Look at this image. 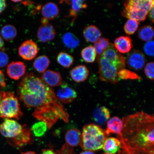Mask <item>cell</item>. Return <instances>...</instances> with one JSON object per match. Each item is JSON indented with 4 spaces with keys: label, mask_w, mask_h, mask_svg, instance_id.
<instances>
[{
    "label": "cell",
    "mask_w": 154,
    "mask_h": 154,
    "mask_svg": "<svg viewBox=\"0 0 154 154\" xmlns=\"http://www.w3.org/2000/svg\"><path fill=\"white\" fill-rule=\"evenodd\" d=\"M17 92L25 106L33 109V117L45 122L48 128L59 119L69 122V114L53 88L33 72L27 73L23 76L18 84Z\"/></svg>",
    "instance_id": "6da1fadb"
},
{
    "label": "cell",
    "mask_w": 154,
    "mask_h": 154,
    "mask_svg": "<svg viewBox=\"0 0 154 154\" xmlns=\"http://www.w3.org/2000/svg\"><path fill=\"white\" fill-rule=\"evenodd\" d=\"M121 135L117 136L126 154H154L153 115L136 112L122 119Z\"/></svg>",
    "instance_id": "7a4b0ae2"
},
{
    "label": "cell",
    "mask_w": 154,
    "mask_h": 154,
    "mask_svg": "<svg viewBox=\"0 0 154 154\" xmlns=\"http://www.w3.org/2000/svg\"><path fill=\"white\" fill-rule=\"evenodd\" d=\"M107 136L105 131L97 125L87 124L83 128L81 147L85 151H96L102 149Z\"/></svg>",
    "instance_id": "3957f363"
},
{
    "label": "cell",
    "mask_w": 154,
    "mask_h": 154,
    "mask_svg": "<svg viewBox=\"0 0 154 154\" xmlns=\"http://www.w3.org/2000/svg\"><path fill=\"white\" fill-rule=\"evenodd\" d=\"M122 16L128 19L141 22L146 20L148 13L154 7L152 0H129L124 4Z\"/></svg>",
    "instance_id": "277c9868"
},
{
    "label": "cell",
    "mask_w": 154,
    "mask_h": 154,
    "mask_svg": "<svg viewBox=\"0 0 154 154\" xmlns=\"http://www.w3.org/2000/svg\"><path fill=\"white\" fill-rule=\"evenodd\" d=\"M23 116L18 97L10 91H2L0 104V117L5 119L19 120Z\"/></svg>",
    "instance_id": "5b68a950"
},
{
    "label": "cell",
    "mask_w": 154,
    "mask_h": 154,
    "mask_svg": "<svg viewBox=\"0 0 154 154\" xmlns=\"http://www.w3.org/2000/svg\"><path fill=\"white\" fill-rule=\"evenodd\" d=\"M97 61L99 66V78L102 81L116 84L119 81L118 69L108 62L102 56H98Z\"/></svg>",
    "instance_id": "8992f818"
},
{
    "label": "cell",
    "mask_w": 154,
    "mask_h": 154,
    "mask_svg": "<svg viewBox=\"0 0 154 154\" xmlns=\"http://www.w3.org/2000/svg\"><path fill=\"white\" fill-rule=\"evenodd\" d=\"M104 58L111 63L119 71L126 67V59L115 49L114 45L110 43L109 47L101 55Z\"/></svg>",
    "instance_id": "52a82bcc"
},
{
    "label": "cell",
    "mask_w": 154,
    "mask_h": 154,
    "mask_svg": "<svg viewBox=\"0 0 154 154\" xmlns=\"http://www.w3.org/2000/svg\"><path fill=\"white\" fill-rule=\"evenodd\" d=\"M23 126L14 120L6 119L0 125V132L5 137L12 139L22 133Z\"/></svg>",
    "instance_id": "ba28073f"
},
{
    "label": "cell",
    "mask_w": 154,
    "mask_h": 154,
    "mask_svg": "<svg viewBox=\"0 0 154 154\" xmlns=\"http://www.w3.org/2000/svg\"><path fill=\"white\" fill-rule=\"evenodd\" d=\"M39 49L37 44L32 40H27L21 44L18 48V54L23 59L32 60L35 57Z\"/></svg>",
    "instance_id": "9c48e42d"
},
{
    "label": "cell",
    "mask_w": 154,
    "mask_h": 154,
    "mask_svg": "<svg viewBox=\"0 0 154 154\" xmlns=\"http://www.w3.org/2000/svg\"><path fill=\"white\" fill-rule=\"evenodd\" d=\"M22 133L12 139H9V143L14 147L23 148L27 144L33 143L34 137L31 129L26 125H23Z\"/></svg>",
    "instance_id": "30bf717a"
},
{
    "label": "cell",
    "mask_w": 154,
    "mask_h": 154,
    "mask_svg": "<svg viewBox=\"0 0 154 154\" xmlns=\"http://www.w3.org/2000/svg\"><path fill=\"white\" fill-rule=\"evenodd\" d=\"M56 95L61 103L64 104L72 103L77 97L76 91L65 82L61 83L60 88L57 90Z\"/></svg>",
    "instance_id": "8fae6325"
},
{
    "label": "cell",
    "mask_w": 154,
    "mask_h": 154,
    "mask_svg": "<svg viewBox=\"0 0 154 154\" xmlns=\"http://www.w3.org/2000/svg\"><path fill=\"white\" fill-rule=\"evenodd\" d=\"M145 55L139 50H134L129 54L127 57V62L128 66L135 70H140L145 64Z\"/></svg>",
    "instance_id": "7c38bea8"
},
{
    "label": "cell",
    "mask_w": 154,
    "mask_h": 154,
    "mask_svg": "<svg viewBox=\"0 0 154 154\" xmlns=\"http://www.w3.org/2000/svg\"><path fill=\"white\" fill-rule=\"evenodd\" d=\"M26 72V67L20 61H13L8 65L7 73L12 79L17 80L24 76Z\"/></svg>",
    "instance_id": "4fadbf2b"
},
{
    "label": "cell",
    "mask_w": 154,
    "mask_h": 154,
    "mask_svg": "<svg viewBox=\"0 0 154 154\" xmlns=\"http://www.w3.org/2000/svg\"><path fill=\"white\" fill-rule=\"evenodd\" d=\"M56 32L53 26L50 23L42 24L38 28L37 36L38 39L42 43H46L54 38Z\"/></svg>",
    "instance_id": "5bb4252c"
},
{
    "label": "cell",
    "mask_w": 154,
    "mask_h": 154,
    "mask_svg": "<svg viewBox=\"0 0 154 154\" xmlns=\"http://www.w3.org/2000/svg\"><path fill=\"white\" fill-rule=\"evenodd\" d=\"M41 79L50 87L60 86L62 78L60 73L51 70H47L41 75Z\"/></svg>",
    "instance_id": "9a60e30c"
},
{
    "label": "cell",
    "mask_w": 154,
    "mask_h": 154,
    "mask_svg": "<svg viewBox=\"0 0 154 154\" xmlns=\"http://www.w3.org/2000/svg\"><path fill=\"white\" fill-rule=\"evenodd\" d=\"M107 128L105 131L107 136L112 134H116L117 136L121 135L123 122L118 117H113L107 121Z\"/></svg>",
    "instance_id": "2e32d148"
},
{
    "label": "cell",
    "mask_w": 154,
    "mask_h": 154,
    "mask_svg": "<svg viewBox=\"0 0 154 154\" xmlns=\"http://www.w3.org/2000/svg\"><path fill=\"white\" fill-rule=\"evenodd\" d=\"M114 46L119 52L128 53L131 51L133 47L132 39L128 36H120L116 38Z\"/></svg>",
    "instance_id": "e0dca14e"
},
{
    "label": "cell",
    "mask_w": 154,
    "mask_h": 154,
    "mask_svg": "<svg viewBox=\"0 0 154 154\" xmlns=\"http://www.w3.org/2000/svg\"><path fill=\"white\" fill-rule=\"evenodd\" d=\"M59 13V9L57 4L49 2L44 4L41 8V14L43 18L48 20H54L57 18Z\"/></svg>",
    "instance_id": "ac0fdd59"
},
{
    "label": "cell",
    "mask_w": 154,
    "mask_h": 154,
    "mask_svg": "<svg viewBox=\"0 0 154 154\" xmlns=\"http://www.w3.org/2000/svg\"><path fill=\"white\" fill-rule=\"evenodd\" d=\"M89 75L87 67L84 65H78L71 70L70 75L72 79L78 83L85 81Z\"/></svg>",
    "instance_id": "d6986e66"
},
{
    "label": "cell",
    "mask_w": 154,
    "mask_h": 154,
    "mask_svg": "<svg viewBox=\"0 0 154 154\" xmlns=\"http://www.w3.org/2000/svg\"><path fill=\"white\" fill-rule=\"evenodd\" d=\"M83 33L86 41L91 43L97 42L101 38L102 35L100 30L94 25L86 27Z\"/></svg>",
    "instance_id": "ffe728a7"
},
{
    "label": "cell",
    "mask_w": 154,
    "mask_h": 154,
    "mask_svg": "<svg viewBox=\"0 0 154 154\" xmlns=\"http://www.w3.org/2000/svg\"><path fill=\"white\" fill-rule=\"evenodd\" d=\"M81 139L82 133L78 129H70L65 135L66 143L70 147H76L79 145Z\"/></svg>",
    "instance_id": "44dd1931"
},
{
    "label": "cell",
    "mask_w": 154,
    "mask_h": 154,
    "mask_svg": "<svg viewBox=\"0 0 154 154\" xmlns=\"http://www.w3.org/2000/svg\"><path fill=\"white\" fill-rule=\"evenodd\" d=\"M94 121L100 125L107 123L110 117L109 109L105 106H100L96 108L93 113Z\"/></svg>",
    "instance_id": "7402d4cb"
},
{
    "label": "cell",
    "mask_w": 154,
    "mask_h": 154,
    "mask_svg": "<svg viewBox=\"0 0 154 154\" xmlns=\"http://www.w3.org/2000/svg\"><path fill=\"white\" fill-rule=\"evenodd\" d=\"M65 2L71 5V8L68 17H72V23L75 20L78 13L83 9H86L88 5L86 1L83 0L66 1Z\"/></svg>",
    "instance_id": "603a6c76"
},
{
    "label": "cell",
    "mask_w": 154,
    "mask_h": 154,
    "mask_svg": "<svg viewBox=\"0 0 154 154\" xmlns=\"http://www.w3.org/2000/svg\"><path fill=\"white\" fill-rule=\"evenodd\" d=\"M121 147L120 140L118 138L111 137L106 139L102 148L106 153L114 154L118 151Z\"/></svg>",
    "instance_id": "cb8c5ba5"
},
{
    "label": "cell",
    "mask_w": 154,
    "mask_h": 154,
    "mask_svg": "<svg viewBox=\"0 0 154 154\" xmlns=\"http://www.w3.org/2000/svg\"><path fill=\"white\" fill-rule=\"evenodd\" d=\"M63 43L69 49H74L80 45V41L78 37L71 32H67L63 35Z\"/></svg>",
    "instance_id": "d4e9b609"
},
{
    "label": "cell",
    "mask_w": 154,
    "mask_h": 154,
    "mask_svg": "<svg viewBox=\"0 0 154 154\" xmlns=\"http://www.w3.org/2000/svg\"><path fill=\"white\" fill-rule=\"evenodd\" d=\"M51 63L50 59L47 56L43 55L36 57L33 63L35 70L39 73H43L47 70Z\"/></svg>",
    "instance_id": "484cf974"
},
{
    "label": "cell",
    "mask_w": 154,
    "mask_h": 154,
    "mask_svg": "<svg viewBox=\"0 0 154 154\" xmlns=\"http://www.w3.org/2000/svg\"><path fill=\"white\" fill-rule=\"evenodd\" d=\"M2 37L5 41L10 42L14 40L17 35V30L12 25H5L1 30Z\"/></svg>",
    "instance_id": "4316f807"
},
{
    "label": "cell",
    "mask_w": 154,
    "mask_h": 154,
    "mask_svg": "<svg viewBox=\"0 0 154 154\" xmlns=\"http://www.w3.org/2000/svg\"><path fill=\"white\" fill-rule=\"evenodd\" d=\"M138 37L143 41L149 42L153 39L154 29L152 26L149 25L142 26L138 30Z\"/></svg>",
    "instance_id": "83f0119b"
},
{
    "label": "cell",
    "mask_w": 154,
    "mask_h": 154,
    "mask_svg": "<svg viewBox=\"0 0 154 154\" xmlns=\"http://www.w3.org/2000/svg\"><path fill=\"white\" fill-rule=\"evenodd\" d=\"M58 63L64 68H69L74 63V57L72 55L64 52H61L57 57Z\"/></svg>",
    "instance_id": "f1b7e54d"
},
{
    "label": "cell",
    "mask_w": 154,
    "mask_h": 154,
    "mask_svg": "<svg viewBox=\"0 0 154 154\" xmlns=\"http://www.w3.org/2000/svg\"><path fill=\"white\" fill-rule=\"evenodd\" d=\"M96 54L95 49L91 45L85 48L81 51L82 58L87 63H94L96 59Z\"/></svg>",
    "instance_id": "f546056e"
},
{
    "label": "cell",
    "mask_w": 154,
    "mask_h": 154,
    "mask_svg": "<svg viewBox=\"0 0 154 154\" xmlns=\"http://www.w3.org/2000/svg\"><path fill=\"white\" fill-rule=\"evenodd\" d=\"M48 128L47 124L43 121H40L34 124L31 130L35 136L40 137L45 134Z\"/></svg>",
    "instance_id": "4dcf8cb0"
},
{
    "label": "cell",
    "mask_w": 154,
    "mask_h": 154,
    "mask_svg": "<svg viewBox=\"0 0 154 154\" xmlns=\"http://www.w3.org/2000/svg\"><path fill=\"white\" fill-rule=\"evenodd\" d=\"M140 23L132 19H128L125 23L124 30L126 33L129 35L134 34L137 30Z\"/></svg>",
    "instance_id": "1f68e13d"
},
{
    "label": "cell",
    "mask_w": 154,
    "mask_h": 154,
    "mask_svg": "<svg viewBox=\"0 0 154 154\" xmlns=\"http://www.w3.org/2000/svg\"><path fill=\"white\" fill-rule=\"evenodd\" d=\"M118 78L121 79L141 80V78L137 74L126 69H123L119 71L118 73Z\"/></svg>",
    "instance_id": "d6a6232c"
},
{
    "label": "cell",
    "mask_w": 154,
    "mask_h": 154,
    "mask_svg": "<svg viewBox=\"0 0 154 154\" xmlns=\"http://www.w3.org/2000/svg\"><path fill=\"white\" fill-rule=\"evenodd\" d=\"M154 63L149 62L146 65L144 69L146 77L152 81L154 80Z\"/></svg>",
    "instance_id": "836d02e7"
},
{
    "label": "cell",
    "mask_w": 154,
    "mask_h": 154,
    "mask_svg": "<svg viewBox=\"0 0 154 154\" xmlns=\"http://www.w3.org/2000/svg\"><path fill=\"white\" fill-rule=\"evenodd\" d=\"M144 51L146 55L149 57H153L154 42L153 40L148 42L144 45Z\"/></svg>",
    "instance_id": "e575fe53"
},
{
    "label": "cell",
    "mask_w": 154,
    "mask_h": 154,
    "mask_svg": "<svg viewBox=\"0 0 154 154\" xmlns=\"http://www.w3.org/2000/svg\"><path fill=\"white\" fill-rule=\"evenodd\" d=\"M9 57L7 54L2 50L0 51V68L5 67L8 63Z\"/></svg>",
    "instance_id": "d590c367"
},
{
    "label": "cell",
    "mask_w": 154,
    "mask_h": 154,
    "mask_svg": "<svg viewBox=\"0 0 154 154\" xmlns=\"http://www.w3.org/2000/svg\"><path fill=\"white\" fill-rule=\"evenodd\" d=\"M57 154H74V150L66 143L60 149L57 150Z\"/></svg>",
    "instance_id": "8d00e7d4"
},
{
    "label": "cell",
    "mask_w": 154,
    "mask_h": 154,
    "mask_svg": "<svg viewBox=\"0 0 154 154\" xmlns=\"http://www.w3.org/2000/svg\"><path fill=\"white\" fill-rule=\"evenodd\" d=\"M98 43L100 45L103 51L109 47V40L108 38H101L98 40Z\"/></svg>",
    "instance_id": "74e56055"
},
{
    "label": "cell",
    "mask_w": 154,
    "mask_h": 154,
    "mask_svg": "<svg viewBox=\"0 0 154 154\" xmlns=\"http://www.w3.org/2000/svg\"><path fill=\"white\" fill-rule=\"evenodd\" d=\"M6 84L5 76L4 74L0 70V88L5 87Z\"/></svg>",
    "instance_id": "f35d334b"
},
{
    "label": "cell",
    "mask_w": 154,
    "mask_h": 154,
    "mask_svg": "<svg viewBox=\"0 0 154 154\" xmlns=\"http://www.w3.org/2000/svg\"><path fill=\"white\" fill-rule=\"evenodd\" d=\"M94 47L95 49L96 54H97L98 56L101 55L103 53L104 51L98 42H96L94 44Z\"/></svg>",
    "instance_id": "ab89813d"
},
{
    "label": "cell",
    "mask_w": 154,
    "mask_h": 154,
    "mask_svg": "<svg viewBox=\"0 0 154 154\" xmlns=\"http://www.w3.org/2000/svg\"><path fill=\"white\" fill-rule=\"evenodd\" d=\"M6 2L5 0H0V14L5 10L6 8Z\"/></svg>",
    "instance_id": "60d3db41"
},
{
    "label": "cell",
    "mask_w": 154,
    "mask_h": 154,
    "mask_svg": "<svg viewBox=\"0 0 154 154\" xmlns=\"http://www.w3.org/2000/svg\"><path fill=\"white\" fill-rule=\"evenodd\" d=\"M154 7H153L149 11V17L152 23H154Z\"/></svg>",
    "instance_id": "b9f144b4"
},
{
    "label": "cell",
    "mask_w": 154,
    "mask_h": 154,
    "mask_svg": "<svg viewBox=\"0 0 154 154\" xmlns=\"http://www.w3.org/2000/svg\"><path fill=\"white\" fill-rule=\"evenodd\" d=\"M41 154H57L51 149H44L42 150Z\"/></svg>",
    "instance_id": "7bdbcfd3"
},
{
    "label": "cell",
    "mask_w": 154,
    "mask_h": 154,
    "mask_svg": "<svg viewBox=\"0 0 154 154\" xmlns=\"http://www.w3.org/2000/svg\"><path fill=\"white\" fill-rule=\"evenodd\" d=\"M4 45V42L2 38L0 36V51L2 49Z\"/></svg>",
    "instance_id": "ee69618b"
},
{
    "label": "cell",
    "mask_w": 154,
    "mask_h": 154,
    "mask_svg": "<svg viewBox=\"0 0 154 154\" xmlns=\"http://www.w3.org/2000/svg\"><path fill=\"white\" fill-rule=\"evenodd\" d=\"M80 154H95L92 152L90 151H86L82 152Z\"/></svg>",
    "instance_id": "f6af8a7d"
},
{
    "label": "cell",
    "mask_w": 154,
    "mask_h": 154,
    "mask_svg": "<svg viewBox=\"0 0 154 154\" xmlns=\"http://www.w3.org/2000/svg\"><path fill=\"white\" fill-rule=\"evenodd\" d=\"M21 154H37L34 152L32 151H28L26 152H21Z\"/></svg>",
    "instance_id": "bcb514c9"
},
{
    "label": "cell",
    "mask_w": 154,
    "mask_h": 154,
    "mask_svg": "<svg viewBox=\"0 0 154 154\" xmlns=\"http://www.w3.org/2000/svg\"><path fill=\"white\" fill-rule=\"evenodd\" d=\"M2 98V91H0V104H1Z\"/></svg>",
    "instance_id": "7dc6e473"
},
{
    "label": "cell",
    "mask_w": 154,
    "mask_h": 154,
    "mask_svg": "<svg viewBox=\"0 0 154 154\" xmlns=\"http://www.w3.org/2000/svg\"><path fill=\"white\" fill-rule=\"evenodd\" d=\"M118 154H124L121 151V150H119V151H118Z\"/></svg>",
    "instance_id": "c3c4849f"
},
{
    "label": "cell",
    "mask_w": 154,
    "mask_h": 154,
    "mask_svg": "<svg viewBox=\"0 0 154 154\" xmlns=\"http://www.w3.org/2000/svg\"><path fill=\"white\" fill-rule=\"evenodd\" d=\"M103 154H113L106 153H103Z\"/></svg>",
    "instance_id": "681fc988"
}]
</instances>
